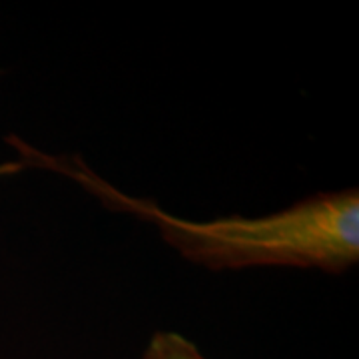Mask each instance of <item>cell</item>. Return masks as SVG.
<instances>
[{
    "instance_id": "6da1fadb",
    "label": "cell",
    "mask_w": 359,
    "mask_h": 359,
    "mask_svg": "<svg viewBox=\"0 0 359 359\" xmlns=\"http://www.w3.org/2000/svg\"><path fill=\"white\" fill-rule=\"evenodd\" d=\"M11 144L20 150L25 166L58 172L108 208L154 224L174 250L208 269L318 268L341 273L358 266V188L318 194L269 216L192 222L168 214L152 200L132 198L118 190L78 156H48L18 138H11Z\"/></svg>"
},
{
    "instance_id": "7a4b0ae2",
    "label": "cell",
    "mask_w": 359,
    "mask_h": 359,
    "mask_svg": "<svg viewBox=\"0 0 359 359\" xmlns=\"http://www.w3.org/2000/svg\"><path fill=\"white\" fill-rule=\"evenodd\" d=\"M142 359H208L190 339L176 332H158L150 339Z\"/></svg>"
}]
</instances>
